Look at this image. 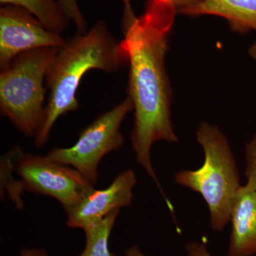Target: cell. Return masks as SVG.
I'll return each mask as SVG.
<instances>
[{"label":"cell","instance_id":"14","mask_svg":"<svg viewBox=\"0 0 256 256\" xmlns=\"http://www.w3.org/2000/svg\"><path fill=\"white\" fill-rule=\"evenodd\" d=\"M246 186L256 191V134L248 142L245 149Z\"/></svg>","mask_w":256,"mask_h":256},{"label":"cell","instance_id":"6","mask_svg":"<svg viewBox=\"0 0 256 256\" xmlns=\"http://www.w3.org/2000/svg\"><path fill=\"white\" fill-rule=\"evenodd\" d=\"M24 190L52 197L72 210L94 186L77 170L46 158L20 152L15 163Z\"/></svg>","mask_w":256,"mask_h":256},{"label":"cell","instance_id":"13","mask_svg":"<svg viewBox=\"0 0 256 256\" xmlns=\"http://www.w3.org/2000/svg\"><path fill=\"white\" fill-rule=\"evenodd\" d=\"M21 151V148L14 146L1 158V191L8 190L12 201L18 208H22L24 206L22 200L24 188L21 182L12 178V172L14 171L16 158Z\"/></svg>","mask_w":256,"mask_h":256},{"label":"cell","instance_id":"10","mask_svg":"<svg viewBox=\"0 0 256 256\" xmlns=\"http://www.w3.org/2000/svg\"><path fill=\"white\" fill-rule=\"evenodd\" d=\"M178 14L220 16L226 20L234 32L245 34L256 32V0H200L195 4L180 8Z\"/></svg>","mask_w":256,"mask_h":256},{"label":"cell","instance_id":"20","mask_svg":"<svg viewBox=\"0 0 256 256\" xmlns=\"http://www.w3.org/2000/svg\"><path fill=\"white\" fill-rule=\"evenodd\" d=\"M248 54L250 58L256 62V41L248 50Z\"/></svg>","mask_w":256,"mask_h":256},{"label":"cell","instance_id":"11","mask_svg":"<svg viewBox=\"0 0 256 256\" xmlns=\"http://www.w3.org/2000/svg\"><path fill=\"white\" fill-rule=\"evenodd\" d=\"M2 5H13L26 10L50 31L60 34L70 20L57 0H0Z\"/></svg>","mask_w":256,"mask_h":256},{"label":"cell","instance_id":"15","mask_svg":"<svg viewBox=\"0 0 256 256\" xmlns=\"http://www.w3.org/2000/svg\"><path fill=\"white\" fill-rule=\"evenodd\" d=\"M57 1L63 8L70 21L75 24L78 33L86 32V21L79 8L77 0H57Z\"/></svg>","mask_w":256,"mask_h":256},{"label":"cell","instance_id":"2","mask_svg":"<svg viewBox=\"0 0 256 256\" xmlns=\"http://www.w3.org/2000/svg\"><path fill=\"white\" fill-rule=\"evenodd\" d=\"M126 63L127 56L121 42L114 38L105 22H97L88 31L78 32L67 40L47 72L48 100L44 118L34 138L35 146H44L57 120L78 108L77 90L86 74L92 69L112 74Z\"/></svg>","mask_w":256,"mask_h":256},{"label":"cell","instance_id":"3","mask_svg":"<svg viewBox=\"0 0 256 256\" xmlns=\"http://www.w3.org/2000/svg\"><path fill=\"white\" fill-rule=\"evenodd\" d=\"M196 137L204 162L198 169L178 171L175 182L201 195L208 206L212 228L220 232L230 223L234 202L242 186L238 165L228 139L217 126L202 122Z\"/></svg>","mask_w":256,"mask_h":256},{"label":"cell","instance_id":"16","mask_svg":"<svg viewBox=\"0 0 256 256\" xmlns=\"http://www.w3.org/2000/svg\"><path fill=\"white\" fill-rule=\"evenodd\" d=\"M186 256H212L204 242H194L186 246Z\"/></svg>","mask_w":256,"mask_h":256},{"label":"cell","instance_id":"1","mask_svg":"<svg viewBox=\"0 0 256 256\" xmlns=\"http://www.w3.org/2000/svg\"><path fill=\"white\" fill-rule=\"evenodd\" d=\"M176 14L178 8L172 0H149L140 16L127 5L120 41L130 67L128 97L134 110L131 144L136 161L160 190L152 148L159 141L178 142L172 120V92L165 63Z\"/></svg>","mask_w":256,"mask_h":256},{"label":"cell","instance_id":"7","mask_svg":"<svg viewBox=\"0 0 256 256\" xmlns=\"http://www.w3.org/2000/svg\"><path fill=\"white\" fill-rule=\"evenodd\" d=\"M66 41L22 8L13 5H2L0 8L1 70L22 54L38 48H60Z\"/></svg>","mask_w":256,"mask_h":256},{"label":"cell","instance_id":"8","mask_svg":"<svg viewBox=\"0 0 256 256\" xmlns=\"http://www.w3.org/2000/svg\"><path fill=\"white\" fill-rule=\"evenodd\" d=\"M137 175L132 169L120 173L108 188H95L66 212L67 226L84 230L92 228L108 215L132 204Z\"/></svg>","mask_w":256,"mask_h":256},{"label":"cell","instance_id":"4","mask_svg":"<svg viewBox=\"0 0 256 256\" xmlns=\"http://www.w3.org/2000/svg\"><path fill=\"white\" fill-rule=\"evenodd\" d=\"M58 50L25 52L0 72L1 114L26 137H36L44 118L46 74Z\"/></svg>","mask_w":256,"mask_h":256},{"label":"cell","instance_id":"12","mask_svg":"<svg viewBox=\"0 0 256 256\" xmlns=\"http://www.w3.org/2000/svg\"><path fill=\"white\" fill-rule=\"evenodd\" d=\"M120 210L108 215L99 223L86 230V244L78 256H114L109 250V238Z\"/></svg>","mask_w":256,"mask_h":256},{"label":"cell","instance_id":"17","mask_svg":"<svg viewBox=\"0 0 256 256\" xmlns=\"http://www.w3.org/2000/svg\"><path fill=\"white\" fill-rule=\"evenodd\" d=\"M122 1L124 2L126 5H130V2L132 0H122ZM172 1L174 3L178 10L180 9V8H184V6H190V5L195 4V3L198 2L200 0H172Z\"/></svg>","mask_w":256,"mask_h":256},{"label":"cell","instance_id":"5","mask_svg":"<svg viewBox=\"0 0 256 256\" xmlns=\"http://www.w3.org/2000/svg\"><path fill=\"white\" fill-rule=\"evenodd\" d=\"M132 110V101L127 96L86 128L73 146L53 148L47 153L46 158L73 168L95 186L101 160L124 144L121 126L126 116Z\"/></svg>","mask_w":256,"mask_h":256},{"label":"cell","instance_id":"9","mask_svg":"<svg viewBox=\"0 0 256 256\" xmlns=\"http://www.w3.org/2000/svg\"><path fill=\"white\" fill-rule=\"evenodd\" d=\"M226 256L256 254V191L242 185L234 202Z\"/></svg>","mask_w":256,"mask_h":256},{"label":"cell","instance_id":"19","mask_svg":"<svg viewBox=\"0 0 256 256\" xmlns=\"http://www.w3.org/2000/svg\"><path fill=\"white\" fill-rule=\"evenodd\" d=\"M126 256H144V254L141 252L139 248L137 246H132L126 252Z\"/></svg>","mask_w":256,"mask_h":256},{"label":"cell","instance_id":"18","mask_svg":"<svg viewBox=\"0 0 256 256\" xmlns=\"http://www.w3.org/2000/svg\"><path fill=\"white\" fill-rule=\"evenodd\" d=\"M20 256H48L43 249H24L20 252Z\"/></svg>","mask_w":256,"mask_h":256}]
</instances>
